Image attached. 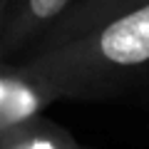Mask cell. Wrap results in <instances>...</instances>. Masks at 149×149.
Instances as JSON below:
<instances>
[{
	"instance_id": "3957f363",
	"label": "cell",
	"mask_w": 149,
	"mask_h": 149,
	"mask_svg": "<svg viewBox=\"0 0 149 149\" xmlns=\"http://www.w3.org/2000/svg\"><path fill=\"white\" fill-rule=\"evenodd\" d=\"M0 149H85L67 129L40 114L0 129Z\"/></svg>"
},
{
	"instance_id": "6da1fadb",
	"label": "cell",
	"mask_w": 149,
	"mask_h": 149,
	"mask_svg": "<svg viewBox=\"0 0 149 149\" xmlns=\"http://www.w3.org/2000/svg\"><path fill=\"white\" fill-rule=\"evenodd\" d=\"M10 67L47 102L142 90L149 82V0L65 40L37 45Z\"/></svg>"
},
{
	"instance_id": "7a4b0ae2",
	"label": "cell",
	"mask_w": 149,
	"mask_h": 149,
	"mask_svg": "<svg viewBox=\"0 0 149 149\" xmlns=\"http://www.w3.org/2000/svg\"><path fill=\"white\" fill-rule=\"evenodd\" d=\"M74 0H8L0 35V65L20 60L70 10Z\"/></svg>"
},
{
	"instance_id": "8992f818",
	"label": "cell",
	"mask_w": 149,
	"mask_h": 149,
	"mask_svg": "<svg viewBox=\"0 0 149 149\" xmlns=\"http://www.w3.org/2000/svg\"><path fill=\"white\" fill-rule=\"evenodd\" d=\"M5 8H8V0H0V35H3V17H5Z\"/></svg>"
},
{
	"instance_id": "277c9868",
	"label": "cell",
	"mask_w": 149,
	"mask_h": 149,
	"mask_svg": "<svg viewBox=\"0 0 149 149\" xmlns=\"http://www.w3.org/2000/svg\"><path fill=\"white\" fill-rule=\"evenodd\" d=\"M139 3H147V0H74L72 5H70V10L37 40V45L65 40V37L74 35V32L85 30V27L95 25V22H100V20L114 17V15H119V13L129 10V8L139 5ZM27 52H30V50H27Z\"/></svg>"
},
{
	"instance_id": "5b68a950",
	"label": "cell",
	"mask_w": 149,
	"mask_h": 149,
	"mask_svg": "<svg viewBox=\"0 0 149 149\" xmlns=\"http://www.w3.org/2000/svg\"><path fill=\"white\" fill-rule=\"evenodd\" d=\"M45 104L47 100L32 85L20 80L10 65H0V129L37 114V109Z\"/></svg>"
},
{
	"instance_id": "52a82bcc",
	"label": "cell",
	"mask_w": 149,
	"mask_h": 149,
	"mask_svg": "<svg viewBox=\"0 0 149 149\" xmlns=\"http://www.w3.org/2000/svg\"><path fill=\"white\" fill-rule=\"evenodd\" d=\"M142 92H144V95H149V82H147V85L142 87Z\"/></svg>"
}]
</instances>
